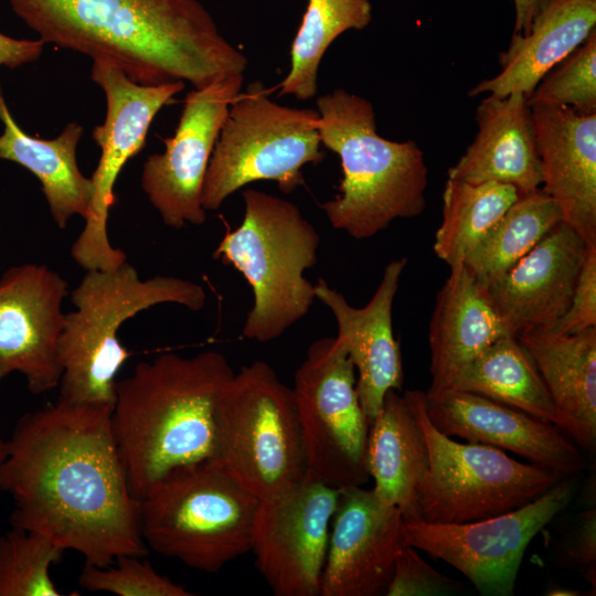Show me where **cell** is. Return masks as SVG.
Here are the masks:
<instances>
[{
  "mask_svg": "<svg viewBox=\"0 0 596 596\" xmlns=\"http://www.w3.org/2000/svg\"><path fill=\"white\" fill-rule=\"evenodd\" d=\"M577 590H571V589H553V590H550L547 593V595H553V596H560V595H565V596H576V595H581V593H576Z\"/></svg>",
  "mask_w": 596,
  "mask_h": 596,
  "instance_id": "ab89813d",
  "label": "cell"
},
{
  "mask_svg": "<svg viewBox=\"0 0 596 596\" xmlns=\"http://www.w3.org/2000/svg\"><path fill=\"white\" fill-rule=\"evenodd\" d=\"M259 500L305 478V454L292 389L264 361L243 366L224 386L215 412L212 459Z\"/></svg>",
  "mask_w": 596,
  "mask_h": 596,
  "instance_id": "ba28073f",
  "label": "cell"
},
{
  "mask_svg": "<svg viewBox=\"0 0 596 596\" xmlns=\"http://www.w3.org/2000/svg\"><path fill=\"white\" fill-rule=\"evenodd\" d=\"M403 521L401 510L372 489L339 490L319 595H385L396 554L405 544Z\"/></svg>",
  "mask_w": 596,
  "mask_h": 596,
  "instance_id": "e0dca14e",
  "label": "cell"
},
{
  "mask_svg": "<svg viewBox=\"0 0 596 596\" xmlns=\"http://www.w3.org/2000/svg\"><path fill=\"white\" fill-rule=\"evenodd\" d=\"M371 20L370 0H308L279 96L292 95L300 100L315 97L320 62L330 44L348 30L364 29Z\"/></svg>",
  "mask_w": 596,
  "mask_h": 596,
  "instance_id": "4dcf8cb0",
  "label": "cell"
},
{
  "mask_svg": "<svg viewBox=\"0 0 596 596\" xmlns=\"http://www.w3.org/2000/svg\"><path fill=\"white\" fill-rule=\"evenodd\" d=\"M531 116L541 190L558 205L562 222L586 244L596 243V114L535 106Z\"/></svg>",
  "mask_w": 596,
  "mask_h": 596,
  "instance_id": "44dd1931",
  "label": "cell"
},
{
  "mask_svg": "<svg viewBox=\"0 0 596 596\" xmlns=\"http://www.w3.org/2000/svg\"><path fill=\"white\" fill-rule=\"evenodd\" d=\"M461 586L426 563L415 547L398 550L386 596H444L458 594Z\"/></svg>",
  "mask_w": 596,
  "mask_h": 596,
  "instance_id": "e575fe53",
  "label": "cell"
},
{
  "mask_svg": "<svg viewBox=\"0 0 596 596\" xmlns=\"http://www.w3.org/2000/svg\"><path fill=\"white\" fill-rule=\"evenodd\" d=\"M42 40L14 39L0 32V66L17 68L36 61L43 52Z\"/></svg>",
  "mask_w": 596,
  "mask_h": 596,
  "instance_id": "74e56055",
  "label": "cell"
},
{
  "mask_svg": "<svg viewBox=\"0 0 596 596\" xmlns=\"http://www.w3.org/2000/svg\"><path fill=\"white\" fill-rule=\"evenodd\" d=\"M317 111L321 142L342 169L339 194L321 204L333 228L365 240L423 213L428 170L415 141L380 136L371 102L343 88L318 97Z\"/></svg>",
  "mask_w": 596,
  "mask_h": 596,
  "instance_id": "277c9868",
  "label": "cell"
},
{
  "mask_svg": "<svg viewBox=\"0 0 596 596\" xmlns=\"http://www.w3.org/2000/svg\"><path fill=\"white\" fill-rule=\"evenodd\" d=\"M67 292V281L44 264L17 265L1 275L0 380L20 373L34 395L58 386L57 343Z\"/></svg>",
  "mask_w": 596,
  "mask_h": 596,
  "instance_id": "2e32d148",
  "label": "cell"
},
{
  "mask_svg": "<svg viewBox=\"0 0 596 596\" xmlns=\"http://www.w3.org/2000/svg\"><path fill=\"white\" fill-rule=\"evenodd\" d=\"M596 327V243L587 244L568 308L552 328L576 333Z\"/></svg>",
  "mask_w": 596,
  "mask_h": 596,
  "instance_id": "d590c367",
  "label": "cell"
},
{
  "mask_svg": "<svg viewBox=\"0 0 596 596\" xmlns=\"http://www.w3.org/2000/svg\"><path fill=\"white\" fill-rule=\"evenodd\" d=\"M7 450H8L7 440H4L0 435V466L2 465V462L4 461L7 457Z\"/></svg>",
  "mask_w": 596,
  "mask_h": 596,
  "instance_id": "60d3db41",
  "label": "cell"
},
{
  "mask_svg": "<svg viewBox=\"0 0 596 596\" xmlns=\"http://www.w3.org/2000/svg\"><path fill=\"white\" fill-rule=\"evenodd\" d=\"M596 30V0H539L529 31L499 55L501 71L468 93L529 96L540 81Z\"/></svg>",
  "mask_w": 596,
  "mask_h": 596,
  "instance_id": "603a6c76",
  "label": "cell"
},
{
  "mask_svg": "<svg viewBox=\"0 0 596 596\" xmlns=\"http://www.w3.org/2000/svg\"><path fill=\"white\" fill-rule=\"evenodd\" d=\"M65 550L36 532L11 526L0 536V596H60L50 570Z\"/></svg>",
  "mask_w": 596,
  "mask_h": 596,
  "instance_id": "1f68e13d",
  "label": "cell"
},
{
  "mask_svg": "<svg viewBox=\"0 0 596 596\" xmlns=\"http://www.w3.org/2000/svg\"><path fill=\"white\" fill-rule=\"evenodd\" d=\"M355 369L336 338L313 341L294 379L306 481L336 490L363 486L369 422L355 389Z\"/></svg>",
  "mask_w": 596,
  "mask_h": 596,
  "instance_id": "8fae6325",
  "label": "cell"
},
{
  "mask_svg": "<svg viewBox=\"0 0 596 596\" xmlns=\"http://www.w3.org/2000/svg\"><path fill=\"white\" fill-rule=\"evenodd\" d=\"M111 409L57 400L24 414L0 466V490L14 504L11 526L42 534L97 566L149 552L140 500L130 492L114 438Z\"/></svg>",
  "mask_w": 596,
  "mask_h": 596,
  "instance_id": "6da1fadb",
  "label": "cell"
},
{
  "mask_svg": "<svg viewBox=\"0 0 596 596\" xmlns=\"http://www.w3.org/2000/svg\"><path fill=\"white\" fill-rule=\"evenodd\" d=\"M91 77L104 91L107 109L104 123L92 131L100 157L91 177V209L83 231L72 245L71 256L86 270H108L127 260L121 249L113 247L107 234V219L115 202L117 177L127 161L145 147L155 116L184 89L185 83L137 84L114 62L105 58L93 60Z\"/></svg>",
  "mask_w": 596,
  "mask_h": 596,
  "instance_id": "7c38bea8",
  "label": "cell"
},
{
  "mask_svg": "<svg viewBox=\"0 0 596 596\" xmlns=\"http://www.w3.org/2000/svg\"><path fill=\"white\" fill-rule=\"evenodd\" d=\"M515 8L514 33L525 34L531 25L539 0H513Z\"/></svg>",
  "mask_w": 596,
  "mask_h": 596,
  "instance_id": "f35d334b",
  "label": "cell"
},
{
  "mask_svg": "<svg viewBox=\"0 0 596 596\" xmlns=\"http://www.w3.org/2000/svg\"><path fill=\"white\" fill-rule=\"evenodd\" d=\"M74 311L64 315L57 343L62 368L58 400L113 407L116 375L130 356L121 344V324L160 304L201 310L204 288L172 276L141 279L127 260L108 270L91 269L71 292Z\"/></svg>",
  "mask_w": 596,
  "mask_h": 596,
  "instance_id": "5b68a950",
  "label": "cell"
},
{
  "mask_svg": "<svg viewBox=\"0 0 596 596\" xmlns=\"http://www.w3.org/2000/svg\"><path fill=\"white\" fill-rule=\"evenodd\" d=\"M259 499L212 460L177 467L140 500L142 539L155 552L215 573L252 549Z\"/></svg>",
  "mask_w": 596,
  "mask_h": 596,
  "instance_id": "52a82bcc",
  "label": "cell"
},
{
  "mask_svg": "<svg viewBox=\"0 0 596 596\" xmlns=\"http://www.w3.org/2000/svg\"><path fill=\"white\" fill-rule=\"evenodd\" d=\"M233 375L226 358L209 350L160 354L117 381L110 424L136 499L172 469L213 458L216 404Z\"/></svg>",
  "mask_w": 596,
  "mask_h": 596,
  "instance_id": "3957f363",
  "label": "cell"
},
{
  "mask_svg": "<svg viewBox=\"0 0 596 596\" xmlns=\"http://www.w3.org/2000/svg\"><path fill=\"white\" fill-rule=\"evenodd\" d=\"M44 43L114 62L135 83L205 87L247 57L198 0H8Z\"/></svg>",
  "mask_w": 596,
  "mask_h": 596,
  "instance_id": "7a4b0ae2",
  "label": "cell"
},
{
  "mask_svg": "<svg viewBox=\"0 0 596 596\" xmlns=\"http://www.w3.org/2000/svg\"><path fill=\"white\" fill-rule=\"evenodd\" d=\"M339 490L302 480L259 500L252 549L276 596H318Z\"/></svg>",
  "mask_w": 596,
  "mask_h": 596,
  "instance_id": "9a60e30c",
  "label": "cell"
},
{
  "mask_svg": "<svg viewBox=\"0 0 596 596\" xmlns=\"http://www.w3.org/2000/svg\"><path fill=\"white\" fill-rule=\"evenodd\" d=\"M425 398L429 421L446 436L510 450L566 477L587 466L583 453L550 422L467 391Z\"/></svg>",
  "mask_w": 596,
  "mask_h": 596,
  "instance_id": "ac0fdd59",
  "label": "cell"
},
{
  "mask_svg": "<svg viewBox=\"0 0 596 596\" xmlns=\"http://www.w3.org/2000/svg\"><path fill=\"white\" fill-rule=\"evenodd\" d=\"M372 490L397 507L405 520H418L417 488L428 468V450L417 417L406 397L390 390L369 425L365 448Z\"/></svg>",
  "mask_w": 596,
  "mask_h": 596,
  "instance_id": "d4e9b609",
  "label": "cell"
},
{
  "mask_svg": "<svg viewBox=\"0 0 596 596\" xmlns=\"http://www.w3.org/2000/svg\"><path fill=\"white\" fill-rule=\"evenodd\" d=\"M478 130L448 178L480 184L498 182L514 187L520 195L541 188L542 171L528 96L488 95L476 109Z\"/></svg>",
  "mask_w": 596,
  "mask_h": 596,
  "instance_id": "7402d4cb",
  "label": "cell"
},
{
  "mask_svg": "<svg viewBox=\"0 0 596 596\" xmlns=\"http://www.w3.org/2000/svg\"><path fill=\"white\" fill-rule=\"evenodd\" d=\"M404 396L428 450V468L417 488L419 520L468 523L494 517L533 501L566 477L517 461L490 445L455 441L429 421L424 392L408 390Z\"/></svg>",
  "mask_w": 596,
  "mask_h": 596,
  "instance_id": "30bf717a",
  "label": "cell"
},
{
  "mask_svg": "<svg viewBox=\"0 0 596 596\" xmlns=\"http://www.w3.org/2000/svg\"><path fill=\"white\" fill-rule=\"evenodd\" d=\"M582 568L583 576L593 584L596 583V511H585L576 526L571 545V556Z\"/></svg>",
  "mask_w": 596,
  "mask_h": 596,
  "instance_id": "8d00e7d4",
  "label": "cell"
},
{
  "mask_svg": "<svg viewBox=\"0 0 596 596\" xmlns=\"http://www.w3.org/2000/svg\"><path fill=\"white\" fill-rule=\"evenodd\" d=\"M558 205L541 188L520 195L490 231L467 253L464 267L481 289L502 277L554 226Z\"/></svg>",
  "mask_w": 596,
  "mask_h": 596,
  "instance_id": "f1b7e54d",
  "label": "cell"
},
{
  "mask_svg": "<svg viewBox=\"0 0 596 596\" xmlns=\"http://www.w3.org/2000/svg\"><path fill=\"white\" fill-rule=\"evenodd\" d=\"M0 159L15 162L33 173L41 183L53 221L65 228L74 215L86 219L93 183L77 163L76 149L84 128L67 124L54 139L28 135L14 120L0 85Z\"/></svg>",
  "mask_w": 596,
  "mask_h": 596,
  "instance_id": "484cf974",
  "label": "cell"
},
{
  "mask_svg": "<svg viewBox=\"0 0 596 596\" xmlns=\"http://www.w3.org/2000/svg\"><path fill=\"white\" fill-rule=\"evenodd\" d=\"M242 195L243 221L213 254L241 272L252 287L254 302L243 336L268 342L312 306L315 285L304 272L317 264L320 236L294 203L254 189Z\"/></svg>",
  "mask_w": 596,
  "mask_h": 596,
  "instance_id": "8992f818",
  "label": "cell"
},
{
  "mask_svg": "<svg viewBox=\"0 0 596 596\" xmlns=\"http://www.w3.org/2000/svg\"><path fill=\"white\" fill-rule=\"evenodd\" d=\"M504 336L511 334L464 265L450 269L429 322L432 382L426 397L448 391L467 364Z\"/></svg>",
  "mask_w": 596,
  "mask_h": 596,
  "instance_id": "cb8c5ba5",
  "label": "cell"
},
{
  "mask_svg": "<svg viewBox=\"0 0 596 596\" xmlns=\"http://www.w3.org/2000/svg\"><path fill=\"white\" fill-rule=\"evenodd\" d=\"M510 184L467 183L447 179L443 192L441 223L434 252L449 269L462 266L467 253L490 231L518 200Z\"/></svg>",
  "mask_w": 596,
  "mask_h": 596,
  "instance_id": "f546056e",
  "label": "cell"
},
{
  "mask_svg": "<svg viewBox=\"0 0 596 596\" xmlns=\"http://www.w3.org/2000/svg\"><path fill=\"white\" fill-rule=\"evenodd\" d=\"M587 244L564 222L482 289L507 331L552 329L568 308Z\"/></svg>",
  "mask_w": 596,
  "mask_h": 596,
  "instance_id": "d6986e66",
  "label": "cell"
},
{
  "mask_svg": "<svg viewBox=\"0 0 596 596\" xmlns=\"http://www.w3.org/2000/svg\"><path fill=\"white\" fill-rule=\"evenodd\" d=\"M124 555L107 566L85 563L78 583L89 592L118 596H191V592L160 575L148 561Z\"/></svg>",
  "mask_w": 596,
  "mask_h": 596,
  "instance_id": "836d02e7",
  "label": "cell"
},
{
  "mask_svg": "<svg viewBox=\"0 0 596 596\" xmlns=\"http://www.w3.org/2000/svg\"><path fill=\"white\" fill-rule=\"evenodd\" d=\"M528 104L596 114V30L540 81Z\"/></svg>",
  "mask_w": 596,
  "mask_h": 596,
  "instance_id": "d6a6232c",
  "label": "cell"
},
{
  "mask_svg": "<svg viewBox=\"0 0 596 596\" xmlns=\"http://www.w3.org/2000/svg\"><path fill=\"white\" fill-rule=\"evenodd\" d=\"M517 339L556 406L596 439V327L568 334L529 329Z\"/></svg>",
  "mask_w": 596,
  "mask_h": 596,
  "instance_id": "83f0119b",
  "label": "cell"
},
{
  "mask_svg": "<svg viewBox=\"0 0 596 596\" xmlns=\"http://www.w3.org/2000/svg\"><path fill=\"white\" fill-rule=\"evenodd\" d=\"M574 478H563L533 501L468 523L403 521L404 542L462 573L483 596H511L532 539L575 496Z\"/></svg>",
  "mask_w": 596,
  "mask_h": 596,
  "instance_id": "4fadbf2b",
  "label": "cell"
},
{
  "mask_svg": "<svg viewBox=\"0 0 596 596\" xmlns=\"http://www.w3.org/2000/svg\"><path fill=\"white\" fill-rule=\"evenodd\" d=\"M449 390L481 394L554 424L584 448L595 445L596 439L553 402L517 337L504 336L486 348L458 373Z\"/></svg>",
  "mask_w": 596,
  "mask_h": 596,
  "instance_id": "4316f807",
  "label": "cell"
},
{
  "mask_svg": "<svg viewBox=\"0 0 596 596\" xmlns=\"http://www.w3.org/2000/svg\"><path fill=\"white\" fill-rule=\"evenodd\" d=\"M244 74L231 75L185 96L173 136L164 151L150 155L141 187L162 222L172 228L206 219L202 191L207 166L230 105L240 95Z\"/></svg>",
  "mask_w": 596,
  "mask_h": 596,
  "instance_id": "5bb4252c",
  "label": "cell"
},
{
  "mask_svg": "<svg viewBox=\"0 0 596 596\" xmlns=\"http://www.w3.org/2000/svg\"><path fill=\"white\" fill-rule=\"evenodd\" d=\"M319 113L269 98L260 82L230 105L205 173L202 204L220 209L241 188L260 180L277 182L284 193L304 184L301 169L322 161Z\"/></svg>",
  "mask_w": 596,
  "mask_h": 596,
  "instance_id": "9c48e42d",
  "label": "cell"
},
{
  "mask_svg": "<svg viewBox=\"0 0 596 596\" xmlns=\"http://www.w3.org/2000/svg\"><path fill=\"white\" fill-rule=\"evenodd\" d=\"M405 257L390 262L371 300L362 308L352 307L344 296L323 279L315 285L316 298L326 305L338 324L336 339L358 371L355 389L360 405L370 423L382 407L390 390L403 383L402 359L393 333L392 308Z\"/></svg>",
  "mask_w": 596,
  "mask_h": 596,
  "instance_id": "ffe728a7",
  "label": "cell"
}]
</instances>
